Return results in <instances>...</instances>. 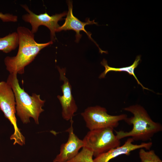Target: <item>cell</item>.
I'll use <instances>...</instances> for the list:
<instances>
[{"instance_id":"cell-9","label":"cell","mask_w":162,"mask_h":162,"mask_svg":"<svg viewBox=\"0 0 162 162\" xmlns=\"http://www.w3.org/2000/svg\"><path fill=\"white\" fill-rule=\"evenodd\" d=\"M67 4L68 7V10L67 13V16L65 21L63 24L60 26L58 28L56 32H59L62 30H73L76 33V42H78L82 37V35L80 34L81 31H83L86 33L89 38L93 41L98 48L100 52L102 53L103 52L106 53V52L101 50L99 47L98 44L92 38L91 33L86 31L85 29V26L87 25L93 24H97L94 20L90 21L89 18H86L85 22H82L75 17L73 13L72 2L70 1H68Z\"/></svg>"},{"instance_id":"cell-4","label":"cell","mask_w":162,"mask_h":162,"mask_svg":"<svg viewBox=\"0 0 162 162\" xmlns=\"http://www.w3.org/2000/svg\"><path fill=\"white\" fill-rule=\"evenodd\" d=\"M113 130V128H106L89 130L82 140L84 146L91 150L95 157L120 146V140L114 134Z\"/></svg>"},{"instance_id":"cell-2","label":"cell","mask_w":162,"mask_h":162,"mask_svg":"<svg viewBox=\"0 0 162 162\" xmlns=\"http://www.w3.org/2000/svg\"><path fill=\"white\" fill-rule=\"evenodd\" d=\"M124 110L133 114V116L124 120L128 124L132 125L133 128L129 131L115 130L118 139L131 137L134 141H146L151 140L155 134L162 131L161 124L153 121L142 106L133 105Z\"/></svg>"},{"instance_id":"cell-14","label":"cell","mask_w":162,"mask_h":162,"mask_svg":"<svg viewBox=\"0 0 162 162\" xmlns=\"http://www.w3.org/2000/svg\"><path fill=\"white\" fill-rule=\"evenodd\" d=\"M93 156V151L84 146L74 158L67 162H94Z\"/></svg>"},{"instance_id":"cell-8","label":"cell","mask_w":162,"mask_h":162,"mask_svg":"<svg viewBox=\"0 0 162 162\" xmlns=\"http://www.w3.org/2000/svg\"><path fill=\"white\" fill-rule=\"evenodd\" d=\"M60 74V79L63 82L61 88L63 93L62 96L58 95L57 98L61 104L62 116L66 121H70L77 110V107L72 94V87L65 76L66 69L57 67Z\"/></svg>"},{"instance_id":"cell-3","label":"cell","mask_w":162,"mask_h":162,"mask_svg":"<svg viewBox=\"0 0 162 162\" xmlns=\"http://www.w3.org/2000/svg\"><path fill=\"white\" fill-rule=\"evenodd\" d=\"M17 74H10L6 82L14 94L17 115L23 124L30 122V118H32L38 124L40 115L44 111L42 107L45 101L41 99L40 95L33 93L30 96L21 88Z\"/></svg>"},{"instance_id":"cell-7","label":"cell","mask_w":162,"mask_h":162,"mask_svg":"<svg viewBox=\"0 0 162 162\" xmlns=\"http://www.w3.org/2000/svg\"><path fill=\"white\" fill-rule=\"evenodd\" d=\"M22 6L28 13L23 15L22 19L31 24V32L34 34L37 32L40 26H45L50 31L51 41H54L56 39L55 32L60 26L58 22L63 19L62 17L67 15V12H64L51 16L46 12L37 15L30 10L26 5H22Z\"/></svg>"},{"instance_id":"cell-13","label":"cell","mask_w":162,"mask_h":162,"mask_svg":"<svg viewBox=\"0 0 162 162\" xmlns=\"http://www.w3.org/2000/svg\"><path fill=\"white\" fill-rule=\"evenodd\" d=\"M19 45V37L17 32H14L0 38V50L8 53L15 50Z\"/></svg>"},{"instance_id":"cell-6","label":"cell","mask_w":162,"mask_h":162,"mask_svg":"<svg viewBox=\"0 0 162 162\" xmlns=\"http://www.w3.org/2000/svg\"><path fill=\"white\" fill-rule=\"evenodd\" d=\"M81 115L90 130L106 128L114 129L118 125L119 121L128 117L125 114L110 115L106 108L98 106L88 107Z\"/></svg>"},{"instance_id":"cell-15","label":"cell","mask_w":162,"mask_h":162,"mask_svg":"<svg viewBox=\"0 0 162 162\" xmlns=\"http://www.w3.org/2000/svg\"><path fill=\"white\" fill-rule=\"evenodd\" d=\"M139 154L141 162H162L153 150L146 151L144 148H141Z\"/></svg>"},{"instance_id":"cell-11","label":"cell","mask_w":162,"mask_h":162,"mask_svg":"<svg viewBox=\"0 0 162 162\" xmlns=\"http://www.w3.org/2000/svg\"><path fill=\"white\" fill-rule=\"evenodd\" d=\"M134 141L131 137L128 138L122 146L111 149L95 157L93 159L94 162H109L111 159L121 155H129L131 152L136 149L144 148L150 150L152 145L151 142H143L137 145L133 144Z\"/></svg>"},{"instance_id":"cell-16","label":"cell","mask_w":162,"mask_h":162,"mask_svg":"<svg viewBox=\"0 0 162 162\" xmlns=\"http://www.w3.org/2000/svg\"><path fill=\"white\" fill-rule=\"evenodd\" d=\"M17 16L10 14H3L0 12V19L4 22H16L17 21Z\"/></svg>"},{"instance_id":"cell-1","label":"cell","mask_w":162,"mask_h":162,"mask_svg":"<svg viewBox=\"0 0 162 162\" xmlns=\"http://www.w3.org/2000/svg\"><path fill=\"white\" fill-rule=\"evenodd\" d=\"M19 37V49L14 56L6 57L4 62L10 74H22L25 67L31 63L40 51L53 43L51 41L45 43H38L34 39V34L28 28L19 26L17 28Z\"/></svg>"},{"instance_id":"cell-5","label":"cell","mask_w":162,"mask_h":162,"mask_svg":"<svg viewBox=\"0 0 162 162\" xmlns=\"http://www.w3.org/2000/svg\"><path fill=\"white\" fill-rule=\"evenodd\" d=\"M0 109L13 126L14 132L10 137V140L14 141L13 144H17L21 146L25 145V137L17 126L14 92L10 86L3 81L0 82Z\"/></svg>"},{"instance_id":"cell-12","label":"cell","mask_w":162,"mask_h":162,"mask_svg":"<svg viewBox=\"0 0 162 162\" xmlns=\"http://www.w3.org/2000/svg\"><path fill=\"white\" fill-rule=\"evenodd\" d=\"M141 56L139 55L136 57L134 62L130 66L123 68H115L109 66L107 64V61L105 59H104L101 62V64L105 67V70L100 75L99 78L100 79L104 78L107 74L110 71L126 72L130 75H132L134 77L138 84L142 86L143 89L149 90V89L145 87L142 85L137 78L134 73L135 69L139 64Z\"/></svg>"},{"instance_id":"cell-10","label":"cell","mask_w":162,"mask_h":162,"mask_svg":"<svg viewBox=\"0 0 162 162\" xmlns=\"http://www.w3.org/2000/svg\"><path fill=\"white\" fill-rule=\"evenodd\" d=\"M70 126L66 131L68 133L67 141L60 146V153L53 160V162H67L74 158L79 151L84 146L82 140L75 134L73 127V121L71 120Z\"/></svg>"}]
</instances>
